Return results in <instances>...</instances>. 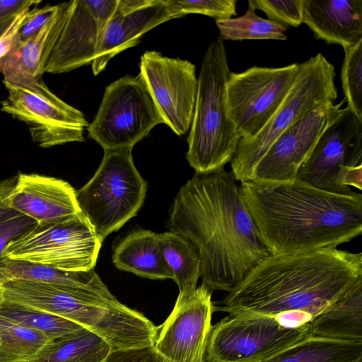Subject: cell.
I'll return each mask as SVG.
<instances>
[{
	"label": "cell",
	"instance_id": "obj_7",
	"mask_svg": "<svg viewBox=\"0 0 362 362\" xmlns=\"http://www.w3.org/2000/svg\"><path fill=\"white\" fill-rule=\"evenodd\" d=\"M164 124L161 115L139 73L123 76L105 88L88 137L105 151L132 149L151 129Z\"/></svg>",
	"mask_w": 362,
	"mask_h": 362
},
{
	"label": "cell",
	"instance_id": "obj_30",
	"mask_svg": "<svg viewBox=\"0 0 362 362\" xmlns=\"http://www.w3.org/2000/svg\"><path fill=\"white\" fill-rule=\"evenodd\" d=\"M16 179L13 177L0 182V262L9 243L37 225L35 221L15 209L9 202Z\"/></svg>",
	"mask_w": 362,
	"mask_h": 362
},
{
	"label": "cell",
	"instance_id": "obj_27",
	"mask_svg": "<svg viewBox=\"0 0 362 362\" xmlns=\"http://www.w3.org/2000/svg\"><path fill=\"white\" fill-rule=\"evenodd\" d=\"M223 40H285L288 27L269 19L263 18L255 10L248 6L245 13L236 18L216 21Z\"/></svg>",
	"mask_w": 362,
	"mask_h": 362
},
{
	"label": "cell",
	"instance_id": "obj_34",
	"mask_svg": "<svg viewBox=\"0 0 362 362\" xmlns=\"http://www.w3.org/2000/svg\"><path fill=\"white\" fill-rule=\"evenodd\" d=\"M55 8L56 5H47L30 10L18 29L16 45L23 42L38 33L47 23Z\"/></svg>",
	"mask_w": 362,
	"mask_h": 362
},
{
	"label": "cell",
	"instance_id": "obj_31",
	"mask_svg": "<svg viewBox=\"0 0 362 362\" xmlns=\"http://www.w3.org/2000/svg\"><path fill=\"white\" fill-rule=\"evenodd\" d=\"M343 49L341 81L346 107L362 121V40Z\"/></svg>",
	"mask_w": 362,
	"mask_h": 362
},
{
	"label": "cell",
	"instance_id": "obj_37",
	"mask_svg": "<svg viewBox=\"0 0 362 362\" xmlns=\"http://www.w3.org/2000/svg\"><path fill=\"white\" fill-rule=\"evenodd\" d=\"M40 2L35 0H0V21L30 8L33 5L37 6Z\"/></svg>",
	"mask_w": 362,
	"mask_h": 362
},
{
	"label": "cell",
	"instance_id": "obj_40",
	"mask_svg": "<svg viewBox=\"0 0 362 362\" xmlns=\"http://www.w3.org/2000/svg\"><path fill=\"white\" fill-rule=\"evenodd\" d=\"M2 301H3L2 289H1V287L0 286V306H1Z\"/></svg>",
	"mask_w": 362,
	"mask_h": 362
},
{
	"label": "cell",
	"instance_id": "obj_17",
	"mask_svg": "<svg viewBox=\"0 0 362 362\" xmlns=\"http://www.w3.org/2000/svg\"><path fill=\"white\" fill-rule=\"evenodd\" d=\"M8 199L37 225L63 221L79 213L76 190L67 182L37 174L18 173Z\"/></svg>",
	"mask_w": 362,
	"mask_h": 362
},
{
	"label": "cell",
	"instance_id": "obj_21",
	"mask_svg": "<svg viewBox=\"0 0 362 362\" xmlns=\"http://www.w3.org/2000/svg\"><path fill=\"white\" fill-rule=\"evenodd\" d=\"M310 336L362 342V278L309 324Z\"/></svg>",
	"mask_w": 362,
	"mask_h": 362
},
{
	"label": "cell",
	"instance_id": "obj_35",
	"mask_svg": "<svg viewBox=\"0 0 362 362\" xmlns=\"http://www.w3.org/2000/svg\"><path fill=\"white\" fill-rule=\"evenodd\" d=\"M103 362H167L153 346L110 351Z\"/></svg>",
	"mask_w": 362,
	"mask_h": 362
},
{
	"label": "cell",
	"instance_id": "obj_10",
	"mask_svg": "<svg viewBox=\"0 0 362 362\" xmlns=\"http://www.w3.org/2000/svg\"><path fill=\"white\" fill-rule=\"evenodd\" d=\"M8 96L1 110L26 124L33 141L41 148L84 141L88 122L83 113L54 95L43 81L31 87L3 81Z\"/></svg>",
	"mask_w": 362,
	"mask_h": 362
},
{
	"label": "cell",
	"instance_id": "obj_32",
	"mask_svg": "<svg viewBox=\"0 0 362 362\" xmlns=\"http://www.w3.org/2000/svg\"><path fill=\"white\" fill-rule=\"evenodd\" d=\"M174 18L199 13L221 20L236 15V0H165Z\"/></svg>",
	"mask_w": 362,
	"mask_h": 362
},
{
	"label": "cell",
	"instance_id": "obj_29",
	"mask_svg": "<svg viewBox=\"0 0 362 362\" xmlns=\"http://www.w3.org/2000/svg\"><path fill=\"white\" fill-rule=\"evenodd\" d=\"M0 315L45 334L51 341L77 332L83 327L66 318L3 300Z\"/></svg>",
	"mask_w": 362,
	"mask_h": 362
},
{
	"label": "cell",
	"instance_id": "obj_5",
	"mask_svg": "<svg viewBox=\"0 0 362 362\" xmlns=\"http://www.w3.org/2000/svg\"><path fill=\"white\" fill-rule=\"evenodd\" d=\"M334 66L318 53L300 63L296 78L281 104L254 136L240 139L231 160L236 181L250 180L253 171L274 141L308 113L337 98Z\"/></svg>",
	"mask_w": 362,
	"mask_h": 362
},
{
	"label": "cell",
	"instance_id": "obj_3",
	"mask_svg": "<svg viewBox=\"0 0 362 362\" xmlns=\"http://www.w3.org/2000/svg\"><path fill=\"white\" fill-rule=\"evenodd\" d=\"M239 186L271 255L337 247L361 234V193H333L297 178L278 183L247 180Z\"/></svg>",
	"mask_w": 362,
	"mask_h": 362
},
{
	"label": "cell",
	"instance_id": "obj_39",
	"mask_svg": "<svg viewBox=\"0 0 362 362\" xmlns=\"http://www.w3.org/2000/svg\"><path fill=\"white\" fill-rule=\"evenodd\" d=\"M32 359L33 358H22V359H18V360L10 361V362H32Z\"/></svg>",
	"mask_w": 362,
	"mask_h": 362
},
{
	"label": "cell",
	"instance_id": "obj_33",
	"mask_svg": "<svg viewBox=\"0 0 362 362\" xmlns=\"http://www.w3.org/2000/svg\"><path fill=\"white\" fill-rule=\"evenodd\" d=\"M248 6L263 11L267 19L288 28L303 23V0H249Z\"/></svg>",
	"mask_w": 362,
	"mask_h": 362
},
{
	"label": "cell",
	"instance_id": "obj_28",
	"mask_svg": "<svg viewBox=\"0 0 362 362\" xmlns=\"http://www.w3.org/2000/svg\"><path fill=\"white\" fill-rule=\"evenodd\" d=\"M50 341L42 332L0 315V362L33 358Z\"/></svg>",
	"mask_w": 362,
	"mask_h": 362
},
{
	"label": "cell",
	"instance_id": "obj_14",
	"mask_svg": "<svg viewBox=\"0 0 362 362\" xmlns=\"http://www.w3.org/2000/svg\"><path fill=\"white\" fill-rule=\"evenodd\" d=\"M211 293L202 284L179 292L172 312L157 327L153 345L167 362H204L214 311Z\"/></svg>",
	"mask_w": 362,
	"mask_h": 362
},
{
	"label": "cell",
	"instance_id": "obj_2",
	"mask_svg": "<svg viewBox=\"0 0 362 362\" xmlns=\"http://www.w3.org/2000/svg\"><path fill=\"white\" fill-rule=\"evenodd\" d=\"M362 278V253L337 247L270 255L223 299L229 315H258L296 328L310 324Z\"/></svg>",
	"mask_w": 362,
	"mask_h": 362
},
{
	"label": "cell",
	"instance_id": "obj_9",
	"mask_svg": "<svg viewBox=\"0 0 362 362\" xmlns=\"http://www.w3.org/2000/svg\"><path fill=\"white\" fill-rule=\"evenodd\" d=\"M310 337L309 324L296 328L258 315H229L211 325L204 362H259Z\"/></svg>",
	"mask_w": 362,
	"mask_h": 362
},
{
	"label": "cell",
	"instance_id": "obj_26",
	"mask_svg": "<svg viewBox=\"0 0 362 362\" xmlns=\"http://www.w3.org/2000/svg\"><path fill=\"white\" fill-rule=\"evenodd\" d=\"M110 352L103 339L83 328L50 341L32 362H103Z\"/></svg>",
	"mask_w": 362,
	"mask_h": 362
},
{
	"label": "cell",
	"instance_id": "obj_25",
	"mask_svg": "<svg viewBox=\"0 0 362 362\" xmlns=\"http://www.w3.org/2000/svg\"><path fill=\"white\" fill-rule=\"evenodd\" d=\"M158 235L163 262L171 279L177 284L179 292L194 290L201 276V262L193 245L173 231Z\"/></svg>",
	"mask_w": 362,
	"mask_h": 362
},
{
	"label": "cell",
	"instance_id": "obj_15",
	"mask_svg": "<svg viewBox=\"0 0 362 362\" xmlns=\"http://www.w3.org/2000/svg\"><path fill=\"white\" fill-rule=\"evenodd\" d=\"M117 1H71L68 16L51 51L45 73L62 74L91 64Z\"/></svg>",
	"mask_w": 362,
	"mask_h": 362
},
{
	"label": "cell",
	"instance_id": "obj_36",
	"mask_svg": "<svg viewBox=\"0 0 362 362\" xmlns=\"http://www.w3.org/2000/svg\"><path fill=\"white\" fill-rule=\"evenodd\" d=\"M30 8L16 15L13 21L0 35V59L4 57L16 45L18 29Z\"/></svg>",
	"mask_w": 362,
	"mask_h": 362
},
{
	"label": "cell",
	"instance_id": "obj_13",
	"mask_svg": "<svg viewBox=\"0 0 362 362\" xmlns=\"http://www.w3.org/2000/svg\"><path fill=\"white\" fill-rule=\"evenodd\" d=\"M140 74L167 124L178 136L190 129L197 99L195 66L156 51L141 57Z\"/></svg>",
	"mask_w": 362,
	"mask_h": 362
},
{
	"label": "cell",
	"instance_id": "obj_22",
	"mask_svg": "<svg viewBox=\"0 0 362 362\" xmlns=\"http://www.w3.org/2000/svg\"><path fill=\"white\" fill-rule=\"evenodd\" d=\"M112 262L119 270L150 279H171L163 262L158 235L148 230H136L113 249Z\"/></svg>",
	"mask_w": 362,
	"mask_h": 362
},
{
	"label": "cell",
	"instance_id": "obj_4",
	"mask_svg": "<svg viewBox=\"0 0 362 362\" xmlns=\"http://www.w3.org/2000/svg\"><path fill=\"white\" fill-rule=\"evenodd\" d=\"M230 74L226 47L219 37L208 47L202 60L187 137L186 158L195 173L224 168L240 139L228 110L226 83Z\"/></svg>",
	"mask_w": 362,
	"mask_h": 362
},
{
	"label": "cell",
	"instance_id": "obj_6",
	"mask_svg": "<svg viewBox=\"0 0 362 362\" xmlns=\"http://www.w3.org/2000/svg\"><path fill=\"white\" fill-rule=\"evenodd\" d=\"M132 151H105L94 175L76 191L80 210L101 242L136 216L144 202L147 183Z\"/></svg>",
	"mask_w": 362,
	"mask_h": 362
},
{
	"label": "cell",
	"instance_id": "obj_23",
	"mask_svg": "<svg viewBox=\"0 0 362 362\" xmlns=\"http://www.w3.org/2000/svg\"><path fill=\"white\" fill-rule=\"evenodd\" d=\"M10 280L54 284L115 298L94 269L87 272H65L40 264L4 258L0 262V284Z\"/></svg>",
	"mask_w": 362,
	"mask_h": 362
},
{
	"label": "cell",
	"instance_id": "obj_12",
	"mask_svg": "<svg viewBox=\"0 0 362 362\" xmlns=\"http://www.w3.org/2000/svg\"><path fill=\"white\" fill-rule=\"evenodd\" d=\"M362 165V121L339 106L330 116L296 178L314 187L350 194L338 184L346 168Z\"/></svg>",
	"mask_w": 362,
	"mask_h": 362
},
{
	"label": "cell",
	"instance_id": "obj_38",
	"mask_svg": "<svg viewBox=\"0 0 362 362\" xmlns=\"http://www.w3.org/2000/svg\"><path fill=\"white\" fill-rule=\"evenodd\" d=\"M18 13H17V14H18ZM17 14L0 21V35L11 24V23L13 21V19L15 18V17L16 16Z\"/></svg>",
	"mask_w": 362,
	"mask_h": 362
},
{
	"label": "cell",
	"instance_id": "obj_20",
	"mask_svg": "<svg viewBox=\"0 0 362 362\" xmlns=\"http://www.w3.org/2000/svg\"><path fill=\"white\" fill-rule=\"evenodd\" d=\"M303 23L327 44L353 46L362 40V0H303Z\"/></svg>",
	"mask_w": 362,
	"mask_h": 362
},
{
	"label": "cell",
	"instance_id": "obj_16",
	"mask_svg": "<svg viewBox=\"0 0 362 362\" xmlns=\"http://www.w3.org/2000/svg\"><path fill=\"white\" fill-rule=\"evenodd\" d=\"M342 104L326 103L284 131L258 162L250 180L266 183L294 180L330 116Z\"/></svg>",
	"mask_w": 362,
	"mask_h": 362
},
{
	"label": "cell",
	"instance_id": "obj_8",
	"mask_svg": "<svg viewBox=\"0 0 362 362\" xmlns=\"http://www.w3.org/2000/svg\"><path fill=\"white\" fill-rule=\"evenodd\" d=\"M102 242L81 212L58 223L36 225L6 247L4 257L65 272L93 269Z\"/></svg>",
	"mask_w": 362,
	"mask_h": 362
},
{
	"label": "cell",
	"instance_id": "obj_1",
	"mask_svg": "<svg viewBox=\"0 0 362 362\" xmlns=\"http://www.w3.org/2000/svg\"><path fill=\"white\" fill-rule=\"evenodd\" d=\"M167 226L193 245L201 262L202 284L211 291H230L271 255L240 186L224 168L195 173L180 188Z\"/></svg>",
	"mask_w": 362,
	"mask_h": 362
},
{
	"label": "cell",
	"instance_id": "obj_11",
	"mask_svg": "<svg viewBox=\"0 0 362 362\" xmlns=\"http://www.w3.org/2000/svg\"><path fill=\"white\" fill-rule=\"evenodd\" d=\"M300 63L281 67L252 66L230 72L226 83L228 114L240 139L256 135L291 88Z\"/></svg>",
	"mask_w": 362,
	"mask_h": 362
},
{
	"label": "cell",
	"instance_id": "obj_19",
	"mask_svg": "<svg viewBox=\"0 0 362 362\" xmlns=\"http://www.w3.org/2000/svg\"><path fill=\"white\" fill-rule=\"evenodd\" d=\"M173 18L165 0H152L130 11L115 8L103 29L91 64L93 74H99L117 54L138 45L144 33Z\"/></svg>",
	"mask_w": 362,
	"mask_h": 362
},
{
	"label": "cell",
	"instance_id": "obj_18",
	"mask_svg": "<svg viewBox=\"0 0 362 362\" xmlns=\"http://www.w3.org/2000/svg\"><path fill=\"white\" fill-rule=\"evenodd\" d=\"M70 7L71 1L57 4L52 15L38 33L16 45L0 59L3 81L31 87L43 81L46 63Z\"/></svg>",
	"mask_w": 362,
	"mask_h": 362
},
{
	"label": "cell",
	"instance_id": "obj_24",
	"mask_svg": "<svg viewBox=\"0 0 362 362\" xmlns=\"http://www.w3.org/2000/svg\"><path fill=\"white\" fill-rule=\"evenodd\" d=\"M259 362H362V342L310 336Z\"/></svg>",
	"mask_w": 362,
	"mask_h": 362
}]
</instances>
